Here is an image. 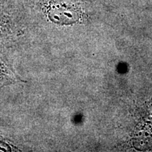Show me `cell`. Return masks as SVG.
<instances>
[{
	"label": "cell",
	"mask_w": 152,
	"mask_h": 152,
	"mask_svg": "<svg viewBox=\"0 0 152 152\" xmlns=\"http://www.w3.org/2000/svg\"><path fill=\"white\" fill-rule=\"evenodd\" d=\"M46 14L51 21L58 25H71L81 21L85 16L82 0H49Z\"/></svg>",
	"instance_id": "6da1fadb"
},
{
	"label": "cell",
	"mask_w": 152,
	"mask_h": 152,
	"mask_svg": "<svg viewBox=\"0 0 152 152\" xmlns=\"http://www.w3.org/2000/svg\"><path fill=\"white\" fill-rule=\"evenodd\" d=\"M17 81L16 76L11 69V66L0 56V89Z\"/></svg>",
	"instance_id": "7a4b0ae2"
},
{
	"label": "cell",
	"mask_w": 152,
	"mask_h": 152,
	"mask_svg": "<svg viewBox=\"0 0 152 152\" xmlns=\"http://www.w3.org/2000/svg\"><path fill=\"white\" fill-rule=\"evenodd\" d=\"M11 149V144H9L7 138L3 135L0 132V151H10Z\"/></svg>",
	"instance_id": "3957f363"
},
{
	"label": "cell",
	"mask_w": 152,
	"mask_h": 152,
	"mask_svg": "<svg viewBox=\"0 0 152 152\" xmlns=\"http://www.w3.org/2000/svg\"><path fill=\"white\" fill-rule=\"evenodd\" d=\"M3 3V0H0V28L2 27V26H4L6 20L7 19Z\"/></svg>",
	"instance_id": "277c9868"
}]
</instances>
